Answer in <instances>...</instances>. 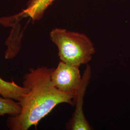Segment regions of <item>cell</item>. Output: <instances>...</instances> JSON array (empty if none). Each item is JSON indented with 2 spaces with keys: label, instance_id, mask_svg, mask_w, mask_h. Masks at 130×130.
<instances>
[{
  "label": "cell",
  "instance_id": "obj_1",
  "mask_svg": "<svg viewBox=\"0 0 130 130\" xmlns=\"http://www.w3.org/2000/svg\"><path fill=\"white\" fill-rule=\"evenodd\" d=\"M53 69L47 67L30 68L24 75L23 86L29 91L19 101L21 107L20 113L7 120L9 130H28L33 126L36 127L57 105L67 103L74 106L76 92H61L52 83Z\"/></svg>",
  "mask_w": 130,
  "mask_h": 130
},
{
  "label": "cell",
  "instance_id": "obj_2",
  "mask_svg": "<svg viewBox=\"0 0 130 130\" xmlns=\"http://www.w3.org/2000/svg\"><path fill=\"white\" fill-rule=\"evenodd\" d=\"M49 35L58 49L60 60L68 65L79 68L90 62L95 53L93 43L83 33L56 28Z\"/></svg>",
  "mask_w": 130,
  "mask_h": 130
},
{
  "label": "cell",
  "instance_id": "obj_3",
  "mask_svg": "<svg viewBox=\"0 0 130 130\" xmlns=\"http://www.w3.org/2000/svg\"><path fill=\"white\" fill-rule=\"evenodd\" d=\"M52 83L62 92H76L82 83L79 68L60 61L51 75Z\"/></svg>",
  "mask_w": 130,
  "mask_h": 130
},
{
  "label": "cell",
  "instance_id": "obj_4",
  "mask_svg": "<svg viewBox=\"0 0 130 130\" xmlns=\"http://www.w3.org/2000/svg\"><path fill=\"white\" fill-rule=\"evenodd\" d=\"M91 76V69L89 65L84 70L82 77V83L76 92L74 98L75 110L70 121L66 124V129L70 130H91L92 129L85 116L83 111L84 98Z\"/></svg>",
  "mask_w": 130,
  "mask_h": 130
},
{
  "label": "cell",
  "instance_id": "obj_5",
  "mask_svg": "<svg viewBox=\"0 0 130 130\" xmlns=\"http://www.w3.org/2000/svg\"><path fill=\"white\" fill-rule=\"evenodd\" d=\"M56 0H29L27 7L18 14L22 19L29 18L33 21L42 19L45 12Z\"/></svg>",
  "mask_w": 130,
  "mask_h": 130
},
{
  "label": "cell",
  "instance_id": "obj_6",
  "mask_svg": "<svg viewBox=\"0 0 130 130\" xmlns=\"http://www.w3.org/2000/svg\"><path fill=\"white\" fill-rule=\"evenodd\" d=\"M21 107L19 102L12 99L6 98L0 95V114L14 116L19 115Z\"/></svg>",
  "mask_w": 130,
  "mask_h": 130
},
{
  "label": "cell",
  "instance_id": "obj_7",
  "mask_svg": "<svg viewBox=\"0 0 130 130\" xmlns=\"http://www.w3.org/2000/svg\"><path fill=\"white\" fill-rule=\"evenodd\" d=\"M1 116H2V115H1V114H0V117Z\"/></svg>",
  "mask_w": 130,
  "mask_h": 130
}]
</instances>
